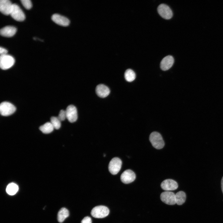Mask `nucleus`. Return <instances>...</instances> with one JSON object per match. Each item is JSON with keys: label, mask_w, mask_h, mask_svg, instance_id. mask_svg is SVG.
Here are the masks:
<instances>
[{"label": "nucleus", "mask_w": 223, "mask_h": 223, "mask_svg": "<svg viewBox=\"0 0 223 223\" xmlns=\"http://www.w3.org/2000/svg\"><path fill=\"white\" fill-rule=\"evenodd\" d=\"M149 140L152 146L155 148L160 149L164 145V141L161 134L156 132L151 133L150 135Z\"/></svg>", "instance_id": "f257e3e1"}, {"label": "nucleus", "mask_w": 223, "mask_h": 223, "mask_svg": "<svg viewBox=\"0 0 223 223\" xmlns=\"http://www.w3.org/2000/svg\"><path fill=\"white\" fill-rule=\"evenodd\" d=\"M109 210L103 205L95 206L91 210V214L94 217L98 218H104L109 214Z\"/></svg>", "instance_id": "f03ea898"}, {"label": "nucleus", "mask_w": 223, "mask_h": 223, "mask_svg": "<svg viewBox=\"0 0 223 223\" xmlns=\"http://www.w3.org/2000/svg\"><path fill=\"white\" fill-rule=\"evenodd\" d=\"M15 62L14 58L7 54L0 55V67L3 70L7 69L13 66Z\"/></svg>", "instance_id": "7ed1b4c3"}, {"label": "nucleus", "mask_w": 223, "mask_h": 223, "mask_svg": "<svg viewBox=\"0 0 223 223\" xmlns=\"http://www.w3.org/2000/svg\"><path fill=\"white\" fill-rule=\"evenodd\" d=\"M15 107L12 103L7 102H3L0 105L1 115L4 116H10L15 111Z\"/></svg>", "instance_id": "20e7f679"}, {"label": "nucleus", "mask_w": 223, "mask_h": 223, "mask_svg": "<svg viewBox=\"0 0 223 223\" xmlns=\"http://www.w3.org/2000/svg\"><path fill=\"white\" fill-rule=\"evenodd\" d=\"M122 164L121 160L118 157H114L110 161L108 165L109 172L113 175L116 174L121 169Z\"/></svg>", "instance_id": "39448f33"}, {"label": "nucleus", "mask_w": 223, "mask_h": 223, "mask_svg": "<svg viewBox=\"0 0 223 223\" xmlns=\"http://www.w3.org/2000/svg\"><path fill=\"white\" fill-rule=\"evenodd\" d=\"M15 20L18 21H22L25 19V15L18 5L13 4L10 14Z\"/></svg>", "instance_id": "423d86ee"}, {"label": "nucleus", "mask_w": 223, "mask_h": 223, "mask_svg": "<svg viewBox=\"0 0 223 223\" xmlns=\"http://www.w3.org/2000/svg\"><path fill=\"white\" fill-rule=\"evenodd\" d=\"M161 201L166 204L173 205L176 203L175 194L171 191H165L162 193L160 196Z\"/></svg>", "instance_id": "0eeeda50"}, {"label": "nucleus", "mask_w": 223, "mask_h": 223, "mask_svg": "<svg viewBox=\"0 0 223 223\" xmlns=\"http://www.w3.org/2000/svg\"><path fill=\"white\" fill-rule=\"evenodd\" d=\"M157 11L159 15L166 19H171L173 15L171 9L168 5L164 4H161L158 6Z\"/></svg>", "instance_id": "6e6552de"}, {"label": "nucleus", "mask_w": 223, "mask_h": 223, "mask_svg": "<svg viewBox=\"0 0 223 223\" xmlns=\"http://www.w3.org/2000/svg\"><path fill=\"white\" fill-rule=\"evenodd\" d=\"M66 118L71 123L75 122L77 120L78 116L76 107L73 105H69L65 111Z\"/></svg>", "instance_id": "1a4fd4ad"}, {"label": "nucleus", "mask_w": 223, "mask_h": 223, "mask_svg": "<svg viewBox=\"0 0 223 223\" xmlns=\"http://www.w3.org/2000/svg\"><path fill=\"white\" fill-rule=\"evenodd\" d=\"M120 178L123 183L127 184L133 182L135 180L136 175L132 170L127 169L122 173Z\"/></svg>", "instance_id": "9d476101"}, {"label": "nucleus", "mask_w": 223, "mask_h": 223, "mask_svg": "<svg viewBox=\"0 0 223 223\" xmlns=\"http://www.w3.org/2000/svg\"><path fill=\"white\" fill-rule=\"evenodd\" d=\"M177 183L171 179H167L163 181L161 184V188L166 191L175 190L178 188Z\"/></svg>", "instance_id": "9b49d317"}, {"label": "nucleus", "mask_w": 223, "mask_h": 223, "mask_svg": "<svg viewBox=\"0 0 223 223\" xmlns=\"http://www.w3.org/2000/svg\"><path fill=\"white\" fill-rule=\"evenodd\" d=\"M11 2L9 0H0V11L4 15H10L13 6Z\"/></svg>", "instance_id": "f8f14e48"}, {"label": "nucleus", "mask_w": 223, "mask_h": 223, "mask_svg": "<svg viewBox=\"0 0 223 223\" xmlns=\"http://www.w3.org/2000/svg\"><path fill=\"white\" fill-rule=\"evenodd\" d=\"M51 19L55 23L62 26H68L70 23L68 19L58 14H54L51 17Z\"/></svg>", "instance_id": "ddd939ff"}, {"label": "nucleus", "mask_w": 223, "mask_h": 223, "mask_svg": "<svg viewBox=\"0 0 223 223\" xmlns=\"http://www.w3.org/2000/svg\"><path fill=\"white\" fill-rule=\"evenodd\" d=\"M174 62V59L172 56L169 55L164 57L160 62L161 69L163 71L169 69L173 65Z\"/></svg>", "instance_id": "4468645a"}, {"label": "nucleus", "mask_w": 223, "mask_h": 223, "mask_svg": "<svg viewBox=\"0 0 223 223\" xmlns=\"http://www.w3.org/2000/svg\"><path fill=\"white\" fill-rule=\"evenodd\" d=\"M17 31L16 28L12 26H7L0 29V35L3 37H11L13 36Z\"/></svg>", "instance_id": "2eb2a0df"}, {"label": "nucleus", "mask_w": 223, "mask_h": 223, "mask_svg": "<svg viewBox=\"0 0 223 223\" xmlns=\"http://www.w3.org/2000/svg\"><path fill=\"white\" fill-rule=\"evenodd\" d=\"M95 91L98 96L102 98L106 97L110 93L109 88L103 84L97 85Z\"/></svg>", "instance_id": "dca6fc26"}, {"label": "nucleus", "mask_w": 223, "mask_h": 223, "mask_svg": "<svg viewBox=\"0 0 223 223\" xmlns=\"http://www.w3.org/2000/svg\"><path fill=\"white\" fill-rule=\"evenodd\" d=\"M69 216L68 210L65 208H62L59 211L57 215L58 221L62 223Z\"/></svg>", "instance_id": "f3484780"}, {"label": "nucleus", "mask_w": 223, "mask_h": 223, "mask_svg": "<svg viewBox=\"0 0 223 223\" xmlns=\"http://www.w3.org/2000/svg\"><path fill=\"white\" fill-rule=\"evenodd\" d=\"M186 194L183 191H179L175 194L176 203L178 205H181L184 203L186 201Z\"/></svg>", "instance_id": "a211bd4d"}, {"label": "nucleus", "mask_w": 223, "mask_h": 223, "mask_svg": "<svg viewBox=\"0 0 223 223\" xmlns=\"http://www.w3.org/2000/svg\"><path fill=\"white\" fill-rule=\"evenodd\" d=\"M54 128L50 122H47L40 126L39 129L43 133L48 134L51 133Z\"/></svg>", "instance_id": "6ab92c4d"}, {"label": "nucleus", "mask_w": 223, "mask_h": 223, "mask_svg": "<svg viewBox=\"0 0 223 223\" xmlns=\"http://www.w3.org/2000/svg\"><path fill=\"white\" fill-rule=\"evenodd\" d=\"M18 189V186L16 184L11 183L7 186L6 191L8 194L12 195H15L17 192Z\"/></svg>", "instance_id": "aec40b11"}, {"label": "nucleus", "mask_w": 223, "mask_h": 223, "mask_svg": "<svg viewBox=\"0 0 223 223\" xmlns=\"http://www.w3.org/2000/svg\"><path fill=\"white\" fill-rule=\"evenodd\" d=\"M125 78L128 82H132L134 81L136 78V74L134 72L130 69L126 70L124 74Z\"/></svg>", "instance_id": "412c9836"}, {"label": "nucleus", "mask_w": 223, "mask_h": 223, "mask_svg": "<svg viewBox=\"0 0 223 223\" xmlns=\"http://www.w3.org/2000/svg\"><path fill=\"white\" fill-rule=\"evenodd\" d=\"M50 123L54 129H58L60 128L61 126V121L57 117L52 116L50 118Z\"/></svg>", "instance_id": "4be33fe9"}, {"label": "nucleus", "mask_w": 223, "mask_h": 223, "mask_svg": "<svg viewBox=\"0 0 223 223\" xmlns=\"http://www.w3.org/2000/svg\"><path fill=\"white\" fill-rule=\"evenodd\" d=\"M20 1L24 7L27 9H29L32 7V3L30 0H21Z\"/></svg>", "instance_id": "5701e85b"}, {"label": "nucleus", "mask_w": 223, "mask_h": 223, "mask_svg": "<svg viewBox=\"0 0 223 223\" xmlns=\"http://www.w3.org/2000/svg\"><path fill=\"white\" fill-rule=\"evenodd\" d=\"M57 117L61 121L64 120L66 118L65 111L61 110Z\"/></svg>", "instance_id": "b1692460"}, {"label": "nucleus", "mask_w": 223, "mask_h": 223, "mask_svg": "<svg viewBox=\"0 0 223 223\" xmlns=\"http://www.w3.org/2000/svg\"><path fill=\"white\" fill-rule=\"evenodd\" d=\"M81 223H92V220L89 216H86L81 221Z\"/></svg>", "instance_id": "393cba45"}, {"label": "nucleus", "mask_w": 223, "mask_h": 223, "mask_svg": "<svg viewBox=\"0 0 223 223\" xmlns=\"http://www.w3.org/2000/svg\"><path fill=\"white\" fill-rule=\"evenodd\" d=\"M8 51L5 48L2 47H0V55L7 54Z\"/></svg>", "instance_id": "a878e982"}, {"label": "nucleus", "mask_w": 223, "mask_h": 223, "mask_svg": "<svg viewBox=\"0 0 223 223\" xmlns=\"http://www.w3.org/2000/svg\"><path fill=\"white\" fill-rule=\"evenodd\" d=\"M221 190H222V193H223V177H222V178L221 180Z\"/></svg>", "instance_id": "bb28decb"}]
</instances>
